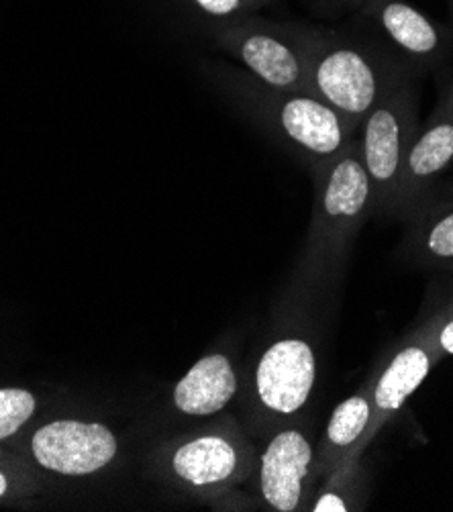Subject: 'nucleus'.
<instances>
[{
	"label": "nucleus",
	"instance_id": "19",
	"mask_svg": "<svg viewBox=\"0 0 453 512\" xmlns=\"http://www.w3.org/2000/svg\"><path fill=\"white\" fill-rule=\"evenodd\" d=\"M311 510L313 512H347L349 508L341 496L333 492H325L319 496V500L313 504Z\"/></svg>",
	"mask_w": 453,
	"mask_h": 512
},
{
	"label": "nucleus",
	"instance_id": "20",
	"mask_svg": "<svg viewBox=\"0 0 453 512\" xmlns=\"http://www.w3.org/2000/svg\"><path fill=\"white\" fill-rule=\"evenodd\" d=\"M439 345L443 347V351L453 353V321L443 327V331L439 335Z\"/></svg>",
	"mask_w": 453,
	"mask_h": 512
},
{
	"label": "nucleus",
	"instance_id": "9",
	"mask_svg": "<svg viewBox=\"0 0 453 512\" xmlns=\"http://www.w3.org/2000/svg\"><path fill=\"white\" fill-rule=\"evenodd\" d=\"M237 374L225 353H209L178 380L172 390V402L186 417H211L237 394Z\"/></svg>",
	"mask_w": 453,
	"mask_h": 512
},
{
	"label": "nucleus",
	"instance_id": "7",
	"mask_svg": "<svg viewBox=\"0 0 453 512\" xmlns=\"http://www.w3.org/2000/svg\"><path fill=\"white\" fill-rule=\"evenodd\" d=\"M276 117L282 133L321 164L339 156L354 133L347 121L315 94L288 92Z\"/></svg>",
	"mask_w": 453,
	"mask_h": 512
},
{
	"label": "nucleus",
	"instance_id": "18",
	"mask_svg": "<svg viewBox=\"0 0 453 512\" xmlns=\"http://www.w3.org/2000/svg\"><path fill=\"white\" fill-rule=\"evenodd\" d=\"M194 3L209 15L223 17L233 13L241 5V0H194Z\"/></svg>",
	"mask_w": 453,
	"mask_h": 512
},
{
	"label": "nucleus",
	"instance_id": "8",
	"mask_svg": "<svg viewBox=\"0 0 453 512\" xmlns=\"http://www.w3.org/2000/svg\"><path fill=\"white\" fill-rule=\"evenodd\" d=\"M313 464V445L296 429L276 433L260 457V492L276 512H294L302 502Z\"/></svg>",
	"mask_w": 453,
	"mask_h": 512
},
{
	"label": "nucleus",
	"instance_id": "11",
	"mask_svg": "<svg viewBox=\"0 0 453 512\" xmlns=\"http://www.w3.org/2000/svg\"><path fill=\"white\" fill-rule=\"evenodd\" d=\"M368 15L376 21L384 37L405 56L419 62L441 56L447 35L405 0H370Z\"/></svg>",
	"mask_w": 453,
	"mask_h": 512
},
{
	"label": "nucleus",
	"instance_id": "1",
	"mask_svg": "<svg viewBox=\"0 0 453 512\" xmlns=\"http://www.w3.org/2000/svg\"><path fill=\"white\" fill-rule=\"evenodd\" d=\"M17 457L37 474L82 480L105 474L121 453L117 433L100 421L60 417L23 431Z\"/></svg>",
	"mask_w": 453,
	"mask_h": 512
},
{
	"label": "nucleus",
	"instance_id": "3",
	"mask_svg": "<svg viewBox=\"0 0 453 512\" xmlns=\"http://www.w3.org/2000/svg\"><path fill=\"white\" fill-rule=\"evenodd\" d=\"M374 211V194L360 143L345 149L321 166L313 237L323 251L339 253L360 229L366 215Z\"/></svg>",
	"mask_w": 453,
	"mask_h": 512
},
{
	"label": "nucleus",
	"instance_id": "15",
	"mask_svg": "<svg viewBox=\"0 0 453 512\" xmlns=\"http://www.w3.org/2000/svg\"><path fill=\"white\" fill-rule=\"evenodd\" d=\"M372 423V406L364 396H349L341 404L335 406V411L327 425V443L331 449H345L354 445L368 425Z\"/></svg>",
	"mask_w": 453,
	"mask_h": 512
},
{
	"label": "nucleus",
	"instance_id": "21",
	"mask_svg": "<svg viewBox=\"0 0 453 512\" xmlns=\"http://www.w3.org/2000/svg\"><path fill=\"white\" fill-rule=\"evenodd\" d=\"M445 109L453 111V82H451V88H449V96H447V100H445Z\"/></svg>",
	"mask_w": 453,
	"mask_h": 512
},
{
	"label": "nucleus",
	"instance_id": "6",
	"mask_svg": "<svg viewBox=\"0 0 453 512\" xmlns=\"http://www.w3.org/2000/svg\"><path fill=\"white\" fill-rule=\"evenodd\" d=\"M315 378L317 360L311 343L298 337L278 339L258 362L256 398L272 415H296L309 402Z\"/></svg>",
	"mask_w": 453,
	"mask_h": 512
},
{
	"label": "nucleus",
	"instance_id": "5",
	"mask_svg": "<svg viewBox=\"0 0 453 512\" xmlns=\"http://www.w3.org/2000/svg\"><path fill=\"white\" fill-rule=\"evenodd\" d=\"M168 478L190 490H221L249 470V451L245 441L211 431L178 441L162 459Z\"/></svg>",
	"mask_w": 453,
	"mask_h": 512
},
{
	"label": "nucleus",
	"instance_id": "22",
	"mask_svg": "<svg viewBox=\"0 0 453 512\" xmlns=\"http://www.w3.org/2000/svg\"><path fill=\"white\" fill-rule=\"evenodd\" d=\"M451 15H453V0H451Z\"/></svg>",
	"mask_w": 453,
	"mask_h": 512
},
{
	"label": "nucleus",
	"instance_id": "16",
	"mask_svg": "<svg viewBox=\"0 0 453 512\" xmlns=\"http://www.w3.org/2000/svg\"><path fill=\"white\" fill-rule=\"evenodd\" d=\"M41 484L37 472L17 455H0V504H15L33 498Z\"/></svg>",
	"mask_w": 453,
	"mask_h": 512
},
{
	"label": "nucleus",
	"instance_id": "4",
	"mask_svg": "<svg viewBox=\"0 0 453 512\" xmlns=\"http://www.w3.org/2000/svg\"><path fill=\"white\" fill-rule=\"evenodd\" d=\"M362 160L374 194V209L396 207L407 151L415 139L413 98L407 88L392 86L364 119Z\"/></svg>",
	"mask_w": 453,
	"mask_h": 512
},
{
	"label": "nucleus",
	"instance_id": "2",
	"mask_svg": "<svg viewBox=\"0 0 453 512\" xmlns=\"http://www.w3.org/2000/svg\"><path fill=\"white\" fill-rule=\"evenodd\" d=\"M309 70L313 94L333 107L354 131L392 88L376 56L349 43L321 45L309 60Z\"/></svg>",
	"mask_w": 453,
	"mask_h": 512
},
{
	"label": "nucleus",
	"instance_id": "14",
	"mask_svg": "<svg viewBox=\"0 0 453 512\" xmlns=\"http://www.w3.org/2000/svg\"><path fill=\"white\" fill-rule=\"evenodd\" d=\"M41 411L39 396L21 386L0 388V445L13 443Z\"/></svg>",
	"mask_w": 453,
	"mask_h": 512
},
{
	"label": "nucleus",
	"instance_id": "10",
	"mask_svg": "<svg viewBox=\"0 0 453 512\" xmlns=\"http://www.w3.org/2000/svg\"><path fill=\"white\" fill-rule=\"evenodd\" d=\"M239 58L268 86L292 92L313 94L309 58H302L300 51L282 39L268 33H247L237 45Z\"/></svg>",
	"mask_w": 453,
	"mask_h": 512
},
{
	"label": "nucleus",
	"instance_id": "12",
	"mask_svg": "<svg viewBox=\"0 0 453 512\" xmlns=\"http://www.w3.org/2000/svg\"><path fill=\"white\" fill-rule=\"evenodd\" d=\"M453 162V111L443 113L413 139L402 172L396 207H407L427 182Z\"/></svg>",
	"mask_w": 453,
	"mask_h": 512
},
{
	"label": "nucleus",
	"instance_id": "13",
	"mask_svg": "<svg viewBox=\"0 0 453 512\" xmlns=\"http://www.w3.org/2000/svg\"><path fill=\"white\" fill-rule=\"evenodd\" d=\"M431 368L429 353L423 347L402 349L380 376L374 390V404L380 419L400 411L411 394L425 382Z\"/></svg>",
	"mask_w": 453,
	"mask_h": 512
},
{
	"label": "nucleus",
	"instance_id": "17",
	"mask_svg": "<svg viewBox=\"0 0 453 512\" xmlns=\"http://www.w3.org/2000/svg\"><path fill=\"white\" fill-rule=\"evenodd\" d=\"M425 247L435 258L453 260V211L441 215L425 235Z\"/></svg>",
	"mask_w": 453,
	"mask_h": 512
}]
</instances>
